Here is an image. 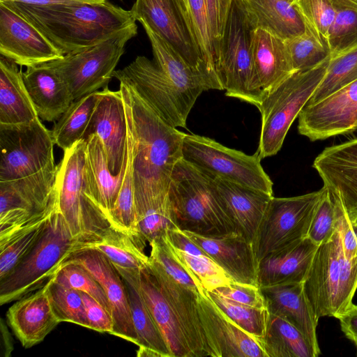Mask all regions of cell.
Here are the masks:
<instances>
[{"instance_id":"6f0895ef","label":"cell","mask_w":357,"mask_h":357,"mask_svg":"<svg viewBox=\"0 0 357 357\" xmlns=\"http://www.w3.org/2000/svg\"><path fill=\"white\" fill-rule=\"evenodd\" d=\"M337 8L357 11V0H330Z\"/></svg>"},{"instance_id":"681fc988","label":"cell","mask_w":357,"mask_h":357,"mask_svg":"<svg viewBox=\"0 0 357 357\" xmlns=\"http://www.w3.org/2000/svg\"><path fill=\"white\" fill-rule=\"evenodd\" d=\"M151 250L149 259L158 264L171 278L198 293L201 289L190 275L172 255L165 236L149 243Z\"/></svg>"},{"instance_id":"ab89813d","label":"cell","mask_w":357,"mask_h":357,"mask_svg":"<svg viewBox=\"0 0 357 357\" xmlns=\"http://www.w3.org/2000/svg\"><path fill=\"white\" fill-rule=\"evenodd\" d=\"M357 79V44L331 55L326 73L306 105L316 103Z\"/></svg>"},{"instance_id":"1f68e13d","label":"cell","mask_w":357,"mask_h":357,"mask_svg":"<svg viewBox=\"0 0 357 357\" xmlns=\"http://www.w3.org/2000/svg\"><path fill=\"white\" fill-rule=\"evenodd\" d=\"M139 289L172 357H192L181 326L149 265L141 272Z\"/></svg>"},{"instance_id":"9a60e30c","label":"cell","mask_w":357,"mask_h":357,"mask_svg":"<svg viewBox=\"0 0 357 357\" xmlns=\"http://www.w3.org/2000/svg\"><path fill=\"white\" fill-rule=\"evenodd\" d=\"M63 262L80 264L95 277L102 287L109 304L113 320L111 335L137 346L126 283L109 259L96 250L85 248L76 250Z\"/></svg>"},{"instance_id":"e0dca14e","label":"cell","mask_w":357,"mask_h":357,"mask_svg":"<svg viewBox=\"0 0 357 357\" xmlns=\"http://www.w3.org/2000/svg\"><path fill=\"white\" fill-rule=\"evenodd\" d=\"M0 54L26 68L64 56L31 24L1 3Z\"/></svg>"},{"instance_id":"cb8c5ba5","label":"cell","mask_w":357,"mask_h":357,"mask_svg":"<svg viewBox=\"0 0 357 357\" xmlns=\"http://www.w3.org/2000/svg\"><path fill=\"white\" fill-rule=\"evenodd\" d=\"M183 232L221 267L234 282L259 287L258 261L252 243L238 235L209 238Z\"/></svg>"},{"instance_id":"c3c4849f","label":"cell","mask_w":357,"mask_h":357,"mask_svg":"<svg viewBox=\"0 0 357 357\" xmlns=\"http://www.w3.org/2000/svg\"><path fill=\"white\" fill-rule=\"evenodd\" d=\"M356 44L357 11L337 8L328 37V45L331 55L341 52Z\"/></svg>"},{"instance_id":"836d02e7","label":"cell","mask_w":357,"mask_h":357,"mask_svg":"<svg viewBox=\"0 0 357 357\" xmlns=\"http://www.w3.org/2000/svg\"><path fill=\"white\" fill-rule=\"evenodd\" d=\"M58 204L57 192L54 186L50 202L40 217L0 238V280L6 276L33 248L45 231L48 220Z\"/></svg>"},{"instance_id":"ba28073f","label":"cell","mask_w":357,"mask_h":357,"mask_svg":"<svg viewBox=\"0 0 357 357\" xmlns=\"http://www.w3.org/2000/svg\"><path fill=\"white\" fill-rule=\"evenodd\" d=\"M113 77L128 82L166 123L186 128L188 116L206 87L162 71L153 61L138 56L124 68L115 70Z\"/></svg>"},{"instance_id":"7a4b0ae2","label":"cell","mask_w":357,"mask_h":357,"mask_svg":"<svg viewBox=\"0 0 357 357\" xmlns=\"http://www.w3.org/2000/svg\"><path fill=\"white\" fill-rule=\"evenodd\" d=\"M0 3L27 21L63 55L92 45L136 22L130 10L108 1L47 6Z\"/></svg>"},{"instance_id":"680465c9","label":"cell","mask_w":357,"mask_h":357,"mask_svg":"<svg viewBox=\"0 0 357 357\" xmlns=\"http://www.w3.org/2000/svg\"><path fill=\"white\" fill-rule=\"evenodd\" d=\"M352 224V226H353V228H354V232L356 234V236L357 237V216L356 218L353 220V222H351Z\"/></svg>"},{"instance_id":"ac0fdd59","label":"cell","mask_w":357,"mask_h":357,"mask_svg":"<svg viewBox=\"0 0 357 357\" xmlns=\"http://www.w3.org/2000/svg\"><path fill=\"white\" fill-rule=\"evenodd\" d=\"M86 146V141L82 139L63 151L54 183L59 211L72 235L80 242L88 240L82 213Z\"/></svg>"},{"instance_id":"603a6c76","label":"cell","mask_w":357,"mask_h":357,"mask_svg":"<svg viewBox=\"0 0 357 357\" xmlns=\"http://www.w3.org/2000/svg\"><path fill=\"white\" fill-rule=\"evenodd\" d=\"M8 322L26 349L41 342L60 323L52 309L47 282L13 304L6 313Z\"/></svg>"},{"instance_id":"d4e9b609","label":"cell","mask_w":357,"mask_h":357,"mask_svg":"<svg viewBox=\"0 0 357 357\" xmlns=\"http://www.w3.org/2000/svg\"><path fill=\"white\" fill-rule=\"evenodd\" d=\"M253 61L256 89L261 102L270 91L296 72L285 41L260 28H257L254 36Z\"/></svg>"},{"instance_id":"f35d334b","label":"cell","mask_w":357,"mask_h":357,"mask_svg":"<svg viewBox=\"0 0 357 357\" xmlns=\"http://www.w3.org/2000/svg\"><path fill=\"white\" fill-rule=\"evenodd\" d=\"M99 96L98 91L74 100L54 125V142L63 151L84 139Z\"/></svg>"},{"instance_id":"d6a6232c","label":"cell","mask_w":357,"mask_h":357,"mask_svg":"<svg viewBox=\"0 0 357 357\" xmlns=\"http://www.w3.org/2000/svg\"><path fill=\"white\" fill-rule=\"evenodd\" d=\"M94 249L107 257L119 273H140L149 264V257L129 235L110 227L98 238L80 242L79 249Z\"/></svg>"},{"instance_id":"83f0119b","label":"cell","mask_w":357,"mask_h":357,"mask_svg":"<svg viewBox=\"0 0 357 357\" xmlns=\"http://www.w3.org/2000/svg\"><path fill=\"white\" fill-rule=\"evenodd\" d=\"M270 313L283 317L301 331L321 353L317 326L319 319L305 294L303 282L259 287Z\"/></svg>"},{"instance_id":"3957f363","label":"cell","mask_w":357,"mask_h":357,"mask_svg":"<svg viewBox=\"0 0 357 357\" xmlns=\"http://www.w3.org/2000/svg\"><path fill=\"white\" fill-rule=\"evenodd\" d=\"M54 144L40 118L25 124H0V182L10 185L38 211L46 208L54 186Z\"/></svg>"},{"instance_id":"94428289","label":"cell","mask_w":357,"mask_h":357,"mask_svg":"<svg viewBox=\"0 0 357 357\" xmlns=\"http://www.w3.org/2000/svg\"><path fill=\"white\" fill-rule=\"evenodd\" d=\"M288 1L292 3L294 0H288Z\"/></svg>"},{"instance_id":"8d00e7d4","label":"cell","mask_w":357,"mask_h":357,"mask_svg":"<svg viewBox=\"0 0 357 357\" xmlns=\"http://www.w3.org/2000/svg\"><path fill=\"white\" fill-rule=\"evenodd\" d=\"M120 275L126 283L132 321L138 339V347L153 349L160 353L162 357H172L167 342L139 289L141 273Z\"/></svg>"},{"instance_id":"4fadbf2b","label":"cell","mask_w":357,"mask_h":357,"mask_svg":"<svg viewBox=\"0 0 357 357\" xmlns=\"http://www.w3.org/2000/svg\"><path fill=\"white\" fill-rule=\"evenodd\" d=\"M323 191L272 198L253 243L258 262L307 237Z\"/></svg>"},{"instance_id":"9f6ffc18","label":"cell","mask_w":357,"mask_h":357,"mask_svg":"<svg viewBox=\"0 0 357 357\" xmlns=\"http://www.w3.org/2000/svg\"><path fill=\"white\" fill-rule=\"evenodd\" d=\"M7 1L32 5L47 6L54 4L100 3L107 0H0V2Z\"/></svg>"},{"instance_id":"e575fe53","label":"cell","mask_w":357,"mask_h":357,"mask_svg":"<svg viewBox=\"0 0 357 357\" xmlns=\"http://www.w3.org/2000/svg\"><path fill=\"white\" fill-rule=\"evenodd\" d=\"M257 28L286 40L305 31V24L296 6L288 0H245Z\"/></svg>"},{"instance_id":"816d5d0a","label":"cell","mask_w":357,"mask_h":357,"mask_svg":"<svg viewBox=\"0 0 357 357\" xmlns=\"http://www.w3.org/2000/svg\"><path fill=\"white\" fill-rule=\"evenodd\" d=\"M80 292L85 307L89 328L111 334L113 330V320L110 312L93 297L84 292Z\"/></svg>"},{"instance_id":"f5cc1de1","label":"cell","mask_w":357,"mask_h":357,"mask_svg":"<svg viewBox=\"0 0 357 357\" xmlns=\"http://www.w3.org/2000/svg\"><path fill=\"white\" fill-rule=\"evenodd\" d=\"M331 194L335 203L337 229L341 236L344 255L349 259L357 257V237L352 224L340 199Z\"/></svg>"},{"instance_id":"277c9868","label":"cell","mask_w":357,"mask_h":357,"mask_svg":"<svg viewBox=\"0 0 357 357\" xmlns=\"http://www.w3.org/2000/svg\"><path fill=\"white\" fill-rule=\"evenodd\" d=\"M169 199L181 231L209 238L236 235L218 200L214 178L183 158L174 169Z\"/></svg>"},{"instance_id":"8992f818","label":"cell","mask_w":357,"mask_h":357,"mask_svg":"<svg viewBox=\"0 0 357 357\" xmlns=\"http://www.w3.org/2000/svg\"><path fill=\"white\" fill-rule=\"evenodd\" d=\"M79 245L58 204L33 248L0 280V304L17 301L43 287Z\"/></svg>"},{"instance_id":"6da1fadb","label":"cell","mask_w":357,"mask_h":357,"mask_svg":"<svg viewBox=\"0 0 357 357\" xmlns=\"http://www.w3.org/2000/svg\"><path fill=\"white\" fill-rule=\"evenodd\" d=\"M133 144L138 229L150 243L176 228L169 199L174 169L183 158L185 132L166 123L126 80L118 79Z\"/></svg>"},{"instance_id":"7c38bea8","label":"cell","mask_w":357,"mask_h":357,"mask_svg":"<svg viewBox=\"0 0 357 357\" xmlns=\"http://www.w3.org/2000/svg\"><path fill=\"white\" fill-rule=\"evenodd\" d=\"M130 10L136 21L144 20L191 67L223 90L218 77L203 58L185 0H135Z\"/></svg>"},{"instance_id":"30bf717a","label":"cell","mask_w":357,"mask_h":357,"mask_svg":"<svg viewBox=\"0 0 357 357\" xmlns=\"http://www.w3.org/2000/svg\"><path fill=\"white\" fill-rule=\"evenodd\" d=\"M137 33L133 23L103 40L47 62L67 84L73 100L105 87L125 52L126 43Z\"/></svg>"},{"instance_id":"4316f807","label":"cell","mask_w":357,"mask_h":357,"mask_svg":"<svg viewBox=\"0 0 357 357\" xmlns=\"http://www.w3.org/2000/svg\"><path fill=\"white\" fill-rule=\"evenodd\" d=\"M318 245L306 237L258 262L259 287L304 282Z\"/></svg>"},{"instance_id":"7402d4cb","label":"cell","mask_w":357,"mask_h":357,"mask_svg":"<svg viewBox=\"0 0 357 357\" xmlns=\"http://www.w3.org/2000/svg\"><path fill=\"white\" fill-rule=\"evenodd\" d=\"M149 268L181 326L192 356H212L199 314V293L171 278L150 259Z\"/></svg>"},{"instance_id":"5b68a950","label":"cell","mask_w":357,"mask_h":357,"mask_svg":"<svg viewBox=\"0 0 357 357\" xmlns=\"http://www.w3.org/2000/svg\"><path fill=\"white\" fill-rule=\"evenodd\" d=\"M257 24L245 0H233L220 41L215 69L227 96L258 107L253 40Z\"/></svg>"},{"instance_id":"ffe728a7","label":"cell","mask_w":357,"mask_h":357,"mask_svg":"<svg viewBox=\"0 0 357 357\" xmlns=\"http://www.w3.org/2000/svg\"><path fill=\"white\" fill-rule=\"evenodd\" d=\"M312 166L352 222L357 216V139L326 147Z\"/></svg>"},{"instance_id":"ee69618b","label":"cell","mask_w":357,"mask_h":357,"mask_svg":"<svg viewBox=\"0 0 357 357\" xmlns=\"http://www.w3.org/2000/svg\"><path fill=\"white\" fill-rule=\"evenodd\" d=\"M52 279L64 286L87 294L99 302L111 314L109 304L102 287L82 265L73 262H63L52 276Z\"/></svg>"},{"instance_id":"f6af8a7d","label":"cell","mask_w":357,"mask_h":357,"mask_svg":"<svg viewBox=\"0 0 357 357\" xmlns=\"http://www.w3.org/2000/svg\"><path fill=\"white\" fill-rule=\"evenodd\" d=\"M292 3L299 11L306 27L328 45V32L337 8L330 0H294Z\"/></svg>"},{"instance_id":"60d3db41","label":"cell","mask_w":357,"mask_h":357,"mask_svg":"<svg viewBox=\"0 0 357 357\" xmlns=\"http://www.w3.org/2000/svg\"><path fill=\"white\" fill-rule=\"evenodd\" d=\"M206 292L230 319L261 344L269 317L267 307L257 308L243 305L213 292Z\"/></svg>"},{"instance_id":"74e56055","label":"cell","mask_w":357,"mask_h":357,"mask_svg":"<svg viewBox=\"0 0 357 357\" xmlns=\"http://www.w3.org/2000/svg\"><path fill=\"white\" fill-rule=\"evenodd\" d=\"M128 125L126 166L119 194L110 215L112 227L129 235L140 247L146 243L141 238L137 219L133 180V144L130 122Z\"/></svg>"},{"instance_id":"44dd1931","label":"cell","mask_w":357,"mask_h":357,"mask_svg":"<svg viewBox=\"0 0 357 357\" xmlns=\"http://www.w3.org/2000/svg\"><path fill=\"white\" fill-rule=\"evenodd\" d=\"M220 205L236 235L253 244L273 195L222 178H214Z\"/></svg>"},{"instance_id":"bcb514c9","label":"cell","mask_w":357,"mask_h":357,"mask_svg":"<svg viewBox=\"0 0 357 357\" xmlns=\"http://www.w3.org/2000/svg\"><path fill=\"white\" fill-rule=\"evenodd\" d=\"M185 1L203 58L208 68L218 77L215 69V45L211 33L206 0Z\"/></svg>"},{"instance_id":"9c48e42d","label":"cell","mask_w":357,"mask_h":357,"mask_svg":"<svg viewBox=\"0 0 357 357\" xmlns=\"http://www.w3.org/2000/svg\"><path fill=\"white\" fill-rule=\"evenodd\" d=\"M331 57L310 69L296 71L264 98L257 107L261 128L257 153L261 159L280 150L292 123L321 82Z\"/></svg>"},{"instance_id":"5bb4252c","label":"cell","mask_w":357,"mask_h":357,"mask_svg":"<svg viewBox=\"0 0 357 357\" xmlns=\"http://www.w3.org/2000/svg\"><path fill=\"white\" fill-rule=\"evenodd\" d=\"M357 129V79L324 99L306 105L298 115V132L311 141Z\"/></svg>"},{"instance_id":"7bdbcfd3","label":"cell","mask_w":357,"mask_h":357,"mask_svg":"<svg viewBox=\"0 0 357 357\" xmlns=\"http://www.w3.org/2000/svg\"><path fill=\"white\" fill-rule=\"evenodd\" d=\"M284 41L295 71L310 69L331 56L329 47L307 27L303 33Z\"/></svg>"},{"instance_id":"db71d44e","label":"cell","mask_w":357,"mask_h":357,"mask_svg":"<svg viewBox=\"0 0 357 357\" xmlns=\"http://www.w3.org/2000/svg\"><path fill=\"white\" fill-rule=\"evenodd\" d=\"M232 1L233 0H206L216 54Z\"/></svg>"},{"instance_id":"52a82bcc","label":"cell","mask_w":357,"mask_h":357,"mask_svg":"<svg viewBox=\"0 0 357 357\" xmlns=\"http://www.w3.org/2000/svg\"><path fill=\"white\" fill-rule=\"evenodd\" d=\"M303 286L318 319L337 318L353 303L357 290V257H346L337 229L318 246Z\"/></svg>"},{"instance_id":"7dc6e473","label":"cell","mask_w":357,"mask_h":357,"mask_svg":"<svg viewBox=\"0 0 357 357\" xmlns=\"http://www.w3.org/2000/svg\"><path fill=\"white\" fill-rule=\"evenodd\" d=\"M324 191L312 218L307 237L317 245L327 241L337 229L336 207L333 197L328 189Z\"/></svg>"},{"instance_id":"f907efd6","label":"cell","mask_w":357,"mask_h":357,"mask_svg":"<svg viewBox=\"0 0 357 357\" xmlns=\"http://www.w3.org/2000/svg\"><path fill=\"white\" fill-rule=\"evenodd\" d=\"M211 292L243 305L257 308L267 307L260 288L255 285L232 282L228 285L219 287Z\"/></svg>"},{"instance_id":"f546056e","label":"cell","mask_w":357,"mask_h":357,"mask_svg":"<svg viewBox=\"0 0 357 357\" xmlns=\"http://www.w3.org/2000/svg\"><path fill=\"white\" fill-rule=\"evenodd\" d=\"M169 248L178 261L201 289L212 291L234 282L200 247L183 231L175 228L165 236Z\"/></svg>"},{"instance_id":"d6986e66","label":"cell","mask_w":357,"mask_h":357,"mask_svg":"<svg viewBox=\"0 0 357 357\" xmlns=\"http://www.w3.org/2000/svg\"><path fill=\"white\" fill-rule=\"evenodd\" d=\"M128 125L121 90L107 86L100 91L99 99L87 127L84 139L96 134L105 152L109 169L116 176L121 171L126 151Z\"/></svg>"},{"instance_id":"d590c367","label":"cell","mask_w":357,"mask_h":357,"mask_svg":"<svg viewBox=\"0 0 357 357\" xmlns=\"http://www.w3.org/2000/svg\"><path fill=\"white\" fill-rule=\"evenodd\" d=\"M261 345L267 357H317L321 354L296 326L270 312Z\"/></svg>"},{"instance_id":"f1b7e54d","label":"cell","mask_w":357,"mask_h":357,"mask_svg":"<svg viewBox=\"0 0 357 357\" xmlns=\"http://www.w3.org/2000/svg\"><path fill=\"white\" fill-rule=\"evenodd\" d=\"M22 77L38 117L45 121L58 120L74 101L66 82L47 63L27 67Z\"/></svg>"},{"instance_id":"91938a15","label":"cell","mask_w":357,"mask_h":357,"mask_svg":"<svg viewBox=\"0 0 357 357\" xmlns=\"http://www.w3.org/2000/svg\"><path fill=\"white\" fill-rule=\"evenodd\" d=\"M354 344H355L356 347V349H357V342H355Z\"/></svg>"},{"instance_id":"8fae6325","label":"cell","mask_w":357,"mask_h":357,"mask_svg":"<svg viewBox=\"0 0 357 357\" xmlns=\"http://www.w3.org/2000/svg\"><path fill=\"white\" fill-rule=\"evenodd\" d=\"M183 158L213 178H222L273 195V182L256 152L248 155L207 137L186 134Z\"/></svg>"},{"instance_id":"484cf974","label":"cell","mask_w":357,"mask_h":357,"mask_svg":"<svg viewBox=\"0 0 357 357\" xmlns=\"http://www.w3.org/2000/svg\"><path fill=\"white\" fill-rule=\"evenodd\" d=\"M85 139L84 193L101 208L111 224L110 215L119 194L126 171V158L125 155L121 171L114 176L109 169L99 137L96 134H91Z\"/></svg>"},{"instance_id":"4dcf8cb0","label":"cell","mask_w":357,"mask_h":357,"mask_svg":"<svg viewBox=\"0 0 357 357\" xmlns=\"http://www.w3.org/2000/svg\"><path fill=\"white\" fill-rule=\"evenodd\" d=\"M17 66L0 56L1 125L25 124L39 118Z\"/></svg>"},{"instance_id":"11a10c76","label":"cell","mask_w":357,"mask_h":357,"mask_svg":"<svg viewBox=\"0 0 357 357\" xmlns=\"http://www.w3.org/2000/svg\"><path fill=\"white\" fill-rule=\"evenodd\" d=\"M336 319H339L341 330L345 337L357 342V305L352 303L350 307Z\"/></svg>"},{"instance_id":"b9f144b4","label":"cell","mask_w":357,"mask_h":357,"mask_svg":"<svg viewBox=\"0 0 357 357\" xmlns=\"http://www.w3.org/2000/svg\"><path fill=\"white\" fill-rule=\"evenodd\" d=\"M47 291L52 309L60 323L67 321L89 328L80 291L58 283L52 278L47 282Z\"/></svg>"},{"instance_id":"2e32d148","label":"cell","mask_w":357,"mask_h":357,"mask_svg":"<svg viewBox=\"0 0 357 357\" xmlns=\"http://www.w3.org/2000/svg\"><path fill=\"white\" fill-rule=\"evenodd\" d=\"M197 306L213 357H267L261 342L230 319L206 290L197 294Z\"/></svg>"}]
</instances>
